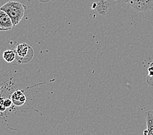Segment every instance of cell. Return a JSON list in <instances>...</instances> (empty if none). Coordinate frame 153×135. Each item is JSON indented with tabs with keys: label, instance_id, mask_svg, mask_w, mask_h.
I'll use <instances>...</instances> for the list:
<instances>
[{
	"label": "cell",
	"instance_id": "obj_1",
	"mask_svg": "<svg viewBox=\"0 0 153 135\" xmlns=\"http://www.w3.org/2000/svg\"><path fill=\"white\" fill-rule=\"evenodd\" d=\"M0 9L8 14L13 21L14 26H16L24 18L27 7L19 1L11 0L2 5Z\"/></svg>",
	"mask_w": 153,
	"mask_h": 135
},
{
	"label": "cell",
	"instance_id": "obj_2",
	"mask_svg": "<svg viewBox=\"0 0 153 135\" xmlns=\"http://www.w3.org/2000/svg\"><path fill=\"white\" fill-rule=\"evenodd\" d=\"M16 59L19 63H28L34 57V50L28 44L22 43L15 49Z\"/></svg>",
	"mask_w": 153,
	"mask_h": 135
},
{
	"label": "cell",
	"instance_id": "obj_3",
	"mask_svg": "<svg viewBox=\"0 0 153 135\" xmlns=\"http://www.w3.org/2000/svg\"><path fill=\"white\" fill-rule=\"evenodd\" d=\"M130 6L137 12L153 10V0H128Z\"/></svg>",
	"mask_w": 153,
	"mask_h": 135
},
{
	"label": "cell",
	"instance_id": "obj_4",
	"mask_svg": "<svg viewBox=\"0 0 153 135\" xmlns=\"http://www.w3.org/2000/svg\"><path fill=\"white\" fill-rule=\"evenodd\" d=\"M14 27L9 16L0 9V31H9Z\"/></svg>",
	"mask_w": 153,
	"mask_h": 135
},
{
	"label": "cell",
	"instance_id": "obj_5",
	"mask_svg": "<svg viewBox=\"0 0 153 135\" xmlns=\"http://www.w3.org/2000/svg\"><path fill=\"white\" fill-rule=\"evenodd\" d=\"M10 100H11L13 103L14 105L17 106V107H20L26 102L27 98L23 90H18L11 94Z\"/></svg>",
	"mask_w": 153,
	"mask_h": 135
},
{
	"label": "cell",
	"instance_id": "obj_6",
	"mask_svg": "<svg viewBox=\"0 0 153 135\" xmlns=\"http://www.w3.org/2000/svg\"><path fill=\"white\" fill-rule=\"evenodd\" d=\"M146 116L147 129L143 131V135H153V112L147 111Z\"/></svg>",
	"mask_w": 153,
	"mask_h": 135
},
{
	"label": "cell",
	"instance_id": "obj_7",
	"mask_svg": "<svg viewBox=\"0 0 153 135\" xmlns=\"http://www.w3.org/2000/svg\"><path fill=\"white\" fill-rule=\"evenodd\" d=\"M109 3L105 0H99L97 3H96L95 9L101 15H105L108 13L109 9Z\"/></svg>",
	"mask_w": 153,
	"mask_h": 135
},
{
	"label": "cell",
	"instance_id": "obj_8",
	"mask_svg": "<svg viewBox=\"0 0 153 135\" xmlns=\"http://www.w3.org/2000/svg\"><path fill=\"white\" fill-rule=\"evenodd\" d=\"M3 59L7 63H12L16 59L15 52L12 49L5 50L3 53Z\"/></svg>",
	"mask_w": 153,
	"mask_h": 135
},
{
	"label": "cell",
	"instance_id": "obj_9",
	"mask_svg": "<svg viewBox=\"0 0 153 135\" xmlns=\"http://www.w3.org/2000/svg\"><path fill=\"white\" fill-rule=\"evenodd\" d=\"M13 102L10 99H3V105L5 108H9L11 106Z\"/></svg>",
	"mask_w": 153,
	"mask_h": 135
},
{
	"label": "cell",
	"instance_id": "obj_10",
	"mask_svg": "<svg viewBox=\"0 0 153 135\" xmlns=\"http://www.w3.org/2000/svg\"><path fill=\"white\" fill-rule=\"evenodd\" d=\"M148 73H149V77H153V62L151 64L150 66L148 69Z\"/></svg>",
	"mask_w": 153,
	"mask_h": 135
},
{
	"label": "cell",
	"instance_id": "obj_11",
	"mask_svg": "<svg viewBox=\"0 0 153 135\" xmlns=\"http://www.w3.org/2000/svg\"><path fill=\"white\" fill-rule=\"evenodd\" d=\"M113 3L114 4H118V3H128V0H111Z\"/></svg>",
	"mask_w": 153,
	"mask_h": 135
},
{
	"label": "cell",
	"instance_id": "obj_12",
	"mask_svg": "<svg viewBox=\"0 0 153 135\" xmlns=\"http://www.w3.org/2000/svg\"><path fill=\"white\" fill-rule=\"evenodd\" d=\"M40 1H44V2H46V1H50V0H40Z\"/></svg>",
	"mask_w": 153,
	"mask_h": 135
}]
</instances>
